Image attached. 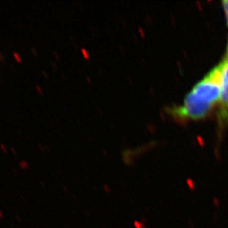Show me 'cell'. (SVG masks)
Segmentation results:
<instances>
[{"mask_svg":"<svg viewBox=\"0 0 228 228\" xmlns=\"http://www.w3.org/2000/svg\"><path fill=\"white\" fill-rule=\"evenodd\" d=\"M221 91V69L218 64L193 87L182 105L176 107L173 113L183 118H203L220 101Z\"/></svg>","mask_w":228,"mask_h":228,"instance_id":"1","label":"cell"},{"mask_svg":"<svg viewBox=\"0 0 228 228\" xmlns=\"http://www.w3.org/2000/svg\"><path fill=\"white\" fill-rule=\"evenodd\" d=\"M221 69V91L220 97V110H219V121L225 122L228 120V44L227 53L224 59L219 63Z\"/></svg>","mask_w":228,"mask_h":228,"instance_id":"2","label":"cell"},{"mask_svg":"<svg viewBox=\"0 0 228 228\" xmlns=\"http://www.w3.org/2000/svg\"><path fill=\"white\" fill-rule=\"evenodd\" d=\"M222 4L224 10H225V14H226V17H227V23L228 25V0L223 1Z\"/></svg>","mask_w":228,"mask_h":228,"instance_id":"3","label":"cell"}]
</instances>
